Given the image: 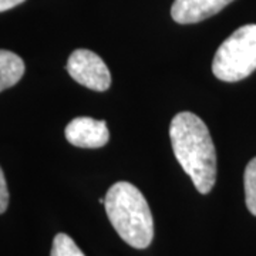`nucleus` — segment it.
Listing matches in <instances>:
<instances>
[{
  "label": "nucleus",
  "instance_id": "2",
  "mask_svg": "<svg viewBox=\"0 0 256 256\" xmlns=\"http://www.w3.org/2000/svg\"><path fill=\"white\" fill-rule=\"evenodd\" d=\"M111 225L130 246L146 249L154 238V220L142 192L130 182H116L106 195Z\"/></svg>",
  "mask_w": 256,
  "mask_h": 256
},
{
  "label": "nucleus",
  "instance_id": "11",
  "mask_svg": "<svg viewBox=\"0 0 256 256\" xmlns=\"http://www.w3.org/2000/svg\"><path fill=\"white\" fill-rule=\"evenodd\" d=\"M23 2H26V0H0V13L13 9V8L18 6V4H22Z\"/></svg>",
  "mask_w": 256,
  "mask_h": 256
},
{
  "label": "nucleus",
  "instance_id": "1",
  "mask_svg": "<svg viewBox=\"0 0 256 256\" xmlns=\"http://www.w3.org/2000/svg\"><path fill=\"white\" fill-rule=\"evenodd\" d=\"M170 137L175 158L195 188L208 194L216 181V152L205 122L192 112H180L171 121Z\"/></svg>",
  "mask_w": 256,
  "mask_h": 256
},
{
  "label": "nucleus",
  "instance_id": "6",
  "mask_svg": "<svg viewBox=\"0 0 256 256\" xmlns=\"http://www.w3.org/2000/svg\"><path fill=\"white\" fill-rule=\"evenodd\" d=\"M234 0H175L171 16L180 24L198 23L216 14Z\"/></svg>",
  "mask_w": 256,
  "mask_h": 256
},
{
  "label": "nucleus",
  "instance_id": "5",
  "mask_svg": "<svg viewBox=\"0 0 256 256\" xmlns=\"http://www.w3.org/2000/svg\"><path fill=\"white\" fill-rule=\"evenodd\" d=\"M66 138L80 148H101L108 142L110 132L106 121L92 117H77L66 127Z\"/></svg>",
  "mask_w": 256,
  "mask_h": 256
},
{
  "label": "nucleus",
  "instance_id": "10",
  "mask_svg": "<svg viewBox=\"0 0 256 256\" xmlns=\"http://www.w3.org/2000/svg\"><path fill=\"white\" fill-rule=\"evenodd\" d=\"M8 205H9V190L4 180V174L0 168V214L8 210Z\"/></svg>",
  "mask_w": 256,
  "mask_h": 256
},
{
  "label": "nucleus",
  "instance_id": "8",
  "mask_svg": "<svg viewBox=\"0 0 256 256\" xmlns=\"http://www.w3.org/2000/svg\"><path fill=\"white\" fill-rule=\"evenodd\" d=\"M244 184H245V201H246L248 210L256 216V156L246 165Z\"/></svg>",
  "mask_w": 256,
  "mask_h": 256
},
{
  "label": "nucleus",
  "instance_id": "4",
  "mask_svg": "<svg viewBox=\"0 0 256 256\" xmlns=\"http://www.w3.org/2000/svg\"><path fill=\"white\" fill-rule=\"evenodd\" d=\"M67 72L78 84L94 92H106L111 84V74L107 64L94 52L78 48L67 62Z\"/></svg>",
  "mask_w": 256,
  "mask_h": 256
},
{
  "label": "nucleus",
  "instance_id": "3",
  "mask_svg": "<svg viewBox=\"0 0 256 256\" xmlns=\"http://www.w3.org/2000/svg\"><path fill=\"white\" fill-rule=\"evenodd\" d=\"M256 70V24L239 28L216 50L212 72L222 82H235Z\"/></svg>",
  "mask_w": 256,
  "mask_h": 256
},
{
  "label": "nucleus",
  "instance_id": "9",
  "mask_svg": "<svg viewBox=\"0 0 256 256\" xmlns=\"http://www.w3.org/2000/svg\"><path fill=\"white\" fill-rule=\"evenodd\" d=\"M50 256H86L76 245L73 239L66 234H57L53 240Z\"/></svg>",
  "mask_w": 256,
  "mask_h": 256
},
{
  "label": "nucleus",
  "instance_id": "7",
  "mask_svg": "<svg viewBox=\"0 0 256 256\" xmlns=\"http://www.w3.org/2000/svg\"><path fill=\"white\" fill-rule=\"evenodd\" d=\"M24 74V63L16 53L0 50V92L13 87Z\"/></svg>",
  "mask_w": 256,
  "mask_h": 256
}]
</instances>
